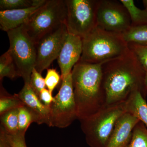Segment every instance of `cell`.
Masks as SVG:
<instances>
[{
  "label": "cell",
  "instance_id": "cell-1",
  "mask_svg": "<svg viewBox=\"0 0 147 147\" xmlns=\"http://www.w3.org/2000/svg\"><path fill=\"white\" fill-rule=\"evenodd\" d=\"M102 84L105 105L125 102L133 93L146 94V74L130 50L119 57L102 65Z\"/></svg>",
  "mask_w": 147,
  "mask_h": 147
},
{
  "label": "cell",
  "instance_id": "cell-2",
  "mask_svg": "<svg viewBox=\"0 0 147 147\" xmlns=\"http://www.w3.org/2000/svg\"><path fill=\"white\" fill-rule=\"evenodd\" d=\"M102 63L79 61L74 67L72 82L79 120L88 117L105 105Z\"/></svg>",
  "mask_w": 147,
  "mask_h": 147
},
{
  "label": "cell",
  "instance_id": "cell-3",
  "mask_svg": "<svg viewBox=\"0 0 147 147\" xmlns=\"http://www.w3.org/2000/svg\"><path fill=\"white\" fill-rule=\"evenodd\" d=\"M82 39L80 61L88 63H103L121 57L129 50L122 34L108 31L97 26Z\"/></svg>",
  "mask_w": 147,
  "mask_h": 147
},
{
  "label": "cell",
  "instance_id": "cell-4",
  "mask_svg": "<svg viewBox=\"0 0 147 147\" xmlns=\"http://www.w3.org/2000/svg\"><path fill=\"white\" fill-rule=\"evenodd\" d=\"M125 113L124 102L105 105L88 117L79 120L88 145L105 147L117 122Z\"/></svg>",
  "mask_w": 147,
  "mask_h": 147
},
{
  "label": "cell",
  "instance_id": "cell-5",
  "mask_svg": "<svg viewBox=\"0 0 147 147\" xmlns=\"http://www.w3.org/2000/svg\"><path fill=\"white\" fill-rule=\"evenodd\" d=\"M66 16L65 0H47L24 26L36 43L45 35L65 24Z\"/></svg>",
  "mask_w": 147,
  "mask_h": 147
},
{
  "label": "cell",
  "instance_id": "cell-6",
  "mask_svg": "<svg viewBox=\"0 0 147 147\" xmlns=\"http://www.w3.org/2000/svg\"><path fill=\"white\" fill-rule=\"evenodd\" d=\"M9 39L7 52L12 57L20 77L30 83L32 71L36 64V43L27 33L24 25L7 32Z\"/></svg>",
  "mask_w": 147,
  "mask_h": 147
},
{
  "label": "cell",
  "instance_id": "cell-7",
  "mask_svg": "<svg viewBox=\"0 0 147 147\" xmlns=\"http://www.w3.org/2000/svg\"><path fill=\"white\" fill-rule=\"evenodd\" d=\"M65 24L69 34L84 37L97 26L99 0H65Z\"/></svg>",
  "mask_w": 147,
  "mask_h": 147
},
{
  "label": "cell",
  "instance_id": "cell-8",
  "mask_svg": "<svg viewBox=\"0 0 147 147\" xmlns=\"http://www.w3.org/2000/svg\"><path fill=\"white\" fill-rule=\"evenodd\" d=\"M59 92L50 105V126L59 128L67 127L78 119L77 110L72 82V74L62 80Z\"/></svg>",
  "mask_w": 147,
  "mask_h": 147
},
{
  "label": "cell",
  "instance_id": "cell-9",
  "mask_svg": "<svg viewBox=\"0 0 147 147\" xmlns=\"http://www.w3.org/2000/svg\"><path fill=\"white\" fill-rule=\"evenodd\" d=\"M97 26L108 31L123 34L131 26L129 13L120 1L99 0Z\"/></svg>",
  "mask_w": 147,
  "mask_h": 147
},
{
  "label": "cell",
  "instance_id": "cell-10",
  "mask_svg": "<svg viewBox=\"0 0 147 147\" xmlns=\"http://www.w3.org/2000/svg\"><path fill=\"white\" fill-rule=\"evenodd\" d=\"M68 34L65 24L45 35L36 43V61L35 68L41 74L57 59Z\"/></svg>",
  "mask_w": 147,
  "mask_h": 147
},
{
  "label": "cell",
  "instance_id": "cell-11",
  "mask_svg": "<svg viewBox=\"0 0 147 147\" xmlns=\"http://www.w3.org/2000/svg\"><path fill=\"white\" fill-rule=\"evenodd\" d=\"M82 51V38L68 33L57 58L61 80L71 73L74 67L80 61Z\"/></svg>",
  "mask_w": 147,
  "mask_h": 147
},
{
  "label": "cell",
  "instance_id": "cell-12",
  "mask_svg": "<svg viewBox=\"0 0 147 147\" xmlns=\"http://www.w3.org/2000/svg\"><path fill=\"white\" fill-rule=\"evenodd\" d=\"M139 119L129 113L124 114L117 122L105 147H126Z\"/></svg>",
  "mask_w": 147,
  "mask_h": 147
},
{
  "label": "cell",
  "instance_id": "cell-13",
  "mask_svg": "<svg viewBox=\"0 0 147 147\" xmlns=\"http://www.w3.org/2000/svg\"><path fill=\"white\" fill-rule=\"evenodd\" d=\"M45 3L34 5L28 8L0 11L1 30L7 32L9 31L23 26L33 14Z\"/></svg>",
  "mask_w": 147,
  "mask_h": 147
},
{
  "label": "cell",
  "instance_id": "cell-14",
  "mask_svg": "<svg viewBox=\"0 0 147 147\" xmlns=\"http://www.w3.org/2000/svg\"><path fill=\"white\" fill-rule=\"evenodd\" d=\"M24 103L38 117L39 124L45 123L50 126V108L42 103L32 89L30 83H25L24 86L16 94Z\"/></svg>",
  "mask_w": 147,
  "mask_h": 147
},
{
  "label": "cell",
  "instance_id": "cell-15",
  "mask_svg": "<svg viewBox=\"0 0 147 147\" xmlns=\"http://www.w3.org/2000/svg\"><path fill=\"white\" fill-rule=\"evenodd\" d=\"M126 113L136 117L147 129V103L140 92L133 93L124 102Z\"/></svg>",
  "mask_w": 147,
  "mask_h": 147
},
{
  "label": "cell",
  "instance_id": "cell-16",
  "mask_svg": "<svg viewBox=\"0 0 147 147\" xmlns=\"http://www.w3.org/2000/svg\"><path fill=\"white\" fill-rule=\"evenodd\" d=\"M122 35L127 44L147 45V25L131 26Z\"/></svg>",
  "mask_w": 147,
  "mask_h": 147
},
{
  "label": "cell",
  "instance_id": "cell-17",
  "mask_svg": "<svg viewBox=\"0 0 147 147\" xmlns=\"http://www.w3.org/2000/svg\"><path fill=\"white\" fill-rule=\"evenodd\" d=\"M126 7L131 18V26L147 25V11L138 8L133 0H120Z\"/></svg>",
  "mask_w": 147,
  "mask_h": 147
},
{
  "label": "cell",
  "instance_id": "cell-18",
  "mask_svg": "<svg viewBox=\"0 0 147 147\" xmlns=\"http://www.w3.org/2000/svg\"><path fill=\"white\" fill-rule=\"evenodd\" d=\"M20 77L18 69L12 57L7 51L0 57V80L5 77L11 79Z\"/></svg>",
  "mask_w": 147,
  "mask_h": 147
},
{
  "label": "cell",
  "instance_id": "cell-19",
  "mask_svg": "<svg viewBox=\"0 0 147 147\" xmlns=\"http://www.w3.org/2000/svg\"><path fill=\"white\" fill-rule=\"evenodd\" d=\"M39 124L38 117L30 108L24 105L18 108V133L25 134L31 124Z\"/></svg>",
  "mask_w": 147,
  "mask_h": 147
},
{
  "label": "cell",
  "instance_id": "cell-20",
  "mask_svg": "<svg viewBox=\"0 0 147 147\" xmlns=\"http://www.w3.org/2000/svg\"><path fill=\"white\" fill-rule=\"evenodd\" d=\"M24 104L16 94L12 95L8 94L2 86L1 87L0 115L13 109H18Z\"/></svg>",
  "mask_w": 147,
  "mask_h": 147
},
{
  "label": "cell",
  "instance_id": "cell-21",
  "mask_svg": "<svg viewBox=\"0 0 147 147\" xmlns=\"http://www.w3.org/2000/svg\"><path fill=\"white\" fill-rule=\"evenodd\" d=\"M1 125L8 134L18 132V108L11 110L1 115Z\"/></svg>",
  "mask_w": 147,
  "mask_h": 147
},
{
  "label": "cell",
  "instance_id": "cell-22",
  "mask_svg": "<svg viewBox=\"0 0 147 147\" xmlns=\"http://www.w3.org/2000/svg\"><path fill=\"white\" fill-rule=\"evenodd\" d=\"M126 147H147V129L140 121L133 129L131 138Z\"/></svg>",
  "mask_w": 147,
  "mask_h": 147
},
{
  "label": "cell",
  "instance_id": "cell-23",
  "mask_svg": "<svg viewBox=\"0 0 147 147\" xmlns=\"http://www.w3.org/2000/svg\"><path fill=\"white\" fill-rule=\"evenodd\" d=\"M46 0H1V11L28 8L34 5L45 3Z\"/></svg>",
  "mask_w": 147,
  "mask_h": 147
},
{
  "label": "cell",
  "instance_id": "cell-24",
  "mask_svg": "<svg viewBox=\"0 0 147 147\" xmlns=\"http://www.w3.org/2000/svg\"><path fill=\"white\" fill-rule=\"evenodd\" d=\"M129 49L136 57L147 75V45L128 44Z\"/></svg>",
  "mask_w": 147,
  "mask_h": 147
},
{
  "label": "cell",
  "instance_id": "cell-25",
  "mask_svg": "<svg viewBox=\"0 0 147 147\" xmlns=\"http://www.w3.org/2000/svg\"><path fill=\"white\" fill-rule=\"evenodd\" d=\"M30 85L37 95L39 97L40 92L46 88L45 79L34 68L32 71L30 79Z\"/></svg>",
  "mask_w": 147,
  "mask_h": 147
},
{
  "label": "cell",
  "instance_id": "cell-26",
  "mask_svg": "<svg viewBox=\"0 0 147 147\" xmlns=\"http://www.w3.org/2000/svg\"><path fill=\"white\" fill-rule=\"evenodd\" d=\"M61 76L55 69H48L45 78L46 87L51 93H53L55 88L59 83Z\"/></svg>",
  "mask_w": 147,
  "mask_h": 147
},
{
  "label": "cell",
  "instance_id": "cell-27",
  "mask_svg": "<svg viewBox=\"0 0 147 147\" xmlns=\"http://www.w3.org/2000/svg\"><path fill=\"white\" fill-rule=\"evenodd\" d=\"M39 98L40 100L42 103L48 107H50L54 100V97L52 95V93L46 88L43 89L41 91Z\"/></svg>",
  "mask_w": 147,
  "mask_h": 147
},
{
  "label": "cell",
  "instance_id": "cell-28",
  "mask_svg": "<svg viewBox=\"0 0 147 147\" xmlns=\"http://www.w3.org/2000/svg\"><path fill=\"white\" fill-rule=\"evenodd\" d=\"M11 147H27L25 141V134L18 133L11 135Z\"/></svg>",
  "mask_w": 147,
  "mask_h": 147
},
{
  "label": "cell",
  "instance_id": "cell-29",
  "mask_svg": "<svg viewBox=\"0 0 147 147\" xmlns=\"http://www.w3.org/2000/svg\"><path fill=\"white\" fill-rule=\"evenodd\" d=\"M11 135L1 126L0 147H11Z\"/></svg>",
  "mask_w": 147,
  "mask_h": 147
},
{
  "label": "cell",
  "instance_id": "cell-30",
  "mask_svg": "<svg viewBox=\"0 0 147 147\" xmlns=\"http://www.w3.org/2000/svg\"><path fill=\"white\" fill-rule=\"evenodd\" d=\"M143 3L145 7V9L147 11V0H143Z\"/></svg>",
  "mask_w": 147,
  "mask_h": 147
},
{
  "label": "cell",
  "instance_id": "cell-31",
  "mask_svg": "<svg viewBox=\"0 0 147 147\" xmlns=\"http://www.w3.org/2000/svg\"><path fill=\"white\" fill-rule=\"evenodd\" d=\"M146 86H147V75H146Z\"/></svg>",
  "mask_w": 147,
  "mask_h": 147
}]
</instances>
